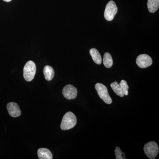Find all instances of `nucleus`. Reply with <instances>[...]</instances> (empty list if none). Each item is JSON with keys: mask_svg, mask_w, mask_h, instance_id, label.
<instances>
[{"mask_svg": "<svg viewBox=\"0 0 159 159\" xmlns=\"http://www.w3.org/2000/svg\"><path fill=\"white\" fill-rule=\"evenodd\" d=\"M37 155L39 159H52L53 155L50 150L46 148H40L37 151Z\"/></svg>", "mask_w": 159, "mask_h": 159, "instance_id": "1a4fd4ad", "label": "nucleus"}, {"mask_svg": "<svg viewBox=\"0 0 159 159\" xmlns=\"http://www.w3.org/2000/svg\"><path fill=\"white\" fill-rule=\"evenodd\" d=\"M43 72L46 80L50 81L52 80L54 78V69L51 66H46L44 67Z\"/></svg>", "mask_w": 159, "mask_h": 159, "instance_id": "9d476101", "label": "nucleus"}, {"mask_svg": "<svg viewBox=\"0 0 159 159\" xmlns=\"http://www.w3.org/2000/svg\"><path fill=\"white\" fill-rule=\"evenodd\" d=\"M118 11V8L113 1H110L106 6L104 11V18L107 20L111 21L114 19Z\"/></svg>", "mask_w": 159, "mask_h": 159, "instance_id": "39448f33", "label": "nucleus"}, {"mask_svg": "<svg viewBox=\"0 0 159 159\" xmlns=\"http://www.w3.org/2000/svg\"><path fill=\"white\" fill-rule=\"evenodd\" d=\"M159 147L155 142L152 141L148 142L144 147V152L149 159H154L156 157L159 152Z\"/></svg>", "mask_w": 159, "mask_h": 159, "instance_id": "7ed1b4c3", "label": "nucleus"}, {"mask_svg": "<svg viewBox=\"0 0 159 159\" xmlns=\"http://www.w3.org/2000/svg\"><path fill=\"white\" fill-rule=\"evenodd\" d=\"M62 94L66 99L71 100L77 97V89L71 84L65 86L62 90Z\"/></svg>", "mask_w": 159, "mask_h": 159, "instance_id": "0eeeda50", "label": "nucleus"}, {"mask_svg": "<svg viewBox=\"0 0 159 159\" xmlns=\"http://www.w3.org/2000/svg\"><path fill=\"white\" fill-rule=\"evenodd\" d=\"M115 155L116 159H123L122 152L119 147H117L115 150Z\"/></svg>", "mask_w": 159, "mask_h": 159, "instance_id": "dca6fc26", "label": "nucleus"}, {"mask_svg": "<svg viewBox=\"0 0 159 159\" xmlns=\"http://www.w3.org/2000/svg\"><path fill=\"white\" fill-rule=\"evenodd\" d=\"M36 71V65L34 62L29 61L26 63L23 70L24 78L26 81H31L34 79Z\"/></svg>", "mask_w": 159, "mask_h": 159, "instance_id": "f03ea898", "label": "nucleus"}, {"mask_svg": "<svg viewBox=\"0 0 159 159\" xmlns=\"http://www.w3.org/2000/svg\"><path fill=\"white\" fill-rule=\"evenodd\" d=\"M77 122V118L75 115L72 112H68L63 117L61 123V128L63 130H69L74 128Z\"/></svg>", "mask_w": 159, "mask_h": 159, "instance_id": "f257e3e1", "label": "nucleus"}, {"mask_svg": "<svg viewBox=\"0 0 159 159\" xmlns=\"http://www.w3.org/2000/svg\"><path fill=\"white\" fill-rule=\"evenodd\" d=\"M90 54L94 62L98 65L102 63V57L99 51L95 48H92L89 51Z\"/></svg>", "mask_w": 159, "mask_h": 159, "instance_id": "9b49d317", "label": "nucleus"}, {"mask_svg": "<svg viewBox=\"0 0 159 159\" xmlns=\"http://www.w3.org/2000/svg\"><path fill=\"white\" fill-rule=\"evenodd\" d=\"M111 87L112 89L114 92L117 94L118 96L120 97H123L124 96V94L122 92V89L121 87L116 81L112 83L111 84Z\"/></svg>", "mask_w": 159, "mask_h": 159, "instance_id": "4468645a", "label": "nucleus"}, {"mask_svg": "<svg viewBox=\"0 0 159 159\" xmlns=\"http://www.w3.org/2000/svg\"><path fill=\"white\" fill-rule=\"evenodd\" d=\"M3 1H5L6 2H10L11 1V0H3Z\"/></svg>", "mask_w": 159, "mask_h": 159, "instance_id": "f3484780", "label": "nucleus"}, {"mask_svg": "<svg viewBox=\"0 0 159 159\" xmlns=\"http://www.w3.org/2000/svg\"><path fill=\"white\" fill-rule=\"evenodd\" d=\"M119 85L121 87L122 92L124 95L125 96H128V89L129 87L127 84V82L125 80H122L121 82L119 83Z\"/></svg>", "mask_w": 159, "mask_h": 159, "instance_id": "2eb2a0df", "label": "nucleus"}, {"mask_svg": "<svg viewBox=\"0 0 159 159\" xmlns=\"http://www.w3.org/2000/svg\"><path fill=\"white\" fill-rule=\"evenodd\" d=\"M7 108L8 112L11 116L16 118L20 116L21 114L19 106L14 102H9L7 104Z\"/></svg>", "mask_w": 159, "mask_h": 159, "instance_id": "6e6552de", "label": "nucleus"}, {"mask_svg": "<svg viewBox=\"0 0 159 159\" xmlns=\"http://www.w3.org/2000/svg\"><path fill=\"white\" fill-rule=\"evenodd\" d=\"M147 6L149 12H155L159 9V0H148Z\"/></svg>", "mask_w": 159, "mask_h": 159, "instance_id": "f8f14e48", "label": "nucleus"}, {"mask_svg": "<svg viewBox=\"0 0 159 159\" xmlns=\"http://www.w3.org/2000/svg\"><path fill=\"white\" fill-rule=\"evenodd\" d=\"M103 65L107 68H110L113 65V59L111 54L106 52L104 54L103 58Z\"/></svg>", "mask_w": 159, "mask_h": 159, "instance_id": "ddd939ff", "label": "nucleus"}, {"mask_svg": "<svg viewBox=\"0 0 159 159\" xmlns=\"http://www.w3.org/2000/svg\"><path fill=\"white\" fill-rule=\"evenodd\" d=\"M95 89L99 97L106 103L110 104L112 102L111 98L108 93L107 88L101 83H97L95 85Z\"/></svg>", "mask_w": 159, "mask_h": 159, "instance_id": "20e7f679", "label": "nucleus"}, {"mask_svg": "<svg viewBox=\"0 0 159 159\" xmlns=\"http://www.w3.org/2000/svg\"><path fill=\"white\" fill-rule=\"evenodd\" d=\"M136 63L137 65L141 68H146L152 65V60L149 55L142 54L137 57Z\"/></svg>", "mask_w": 159, "mask_h": 159, "instance_id": "423d86ee", "label": "nucleus"}]
</instances>
